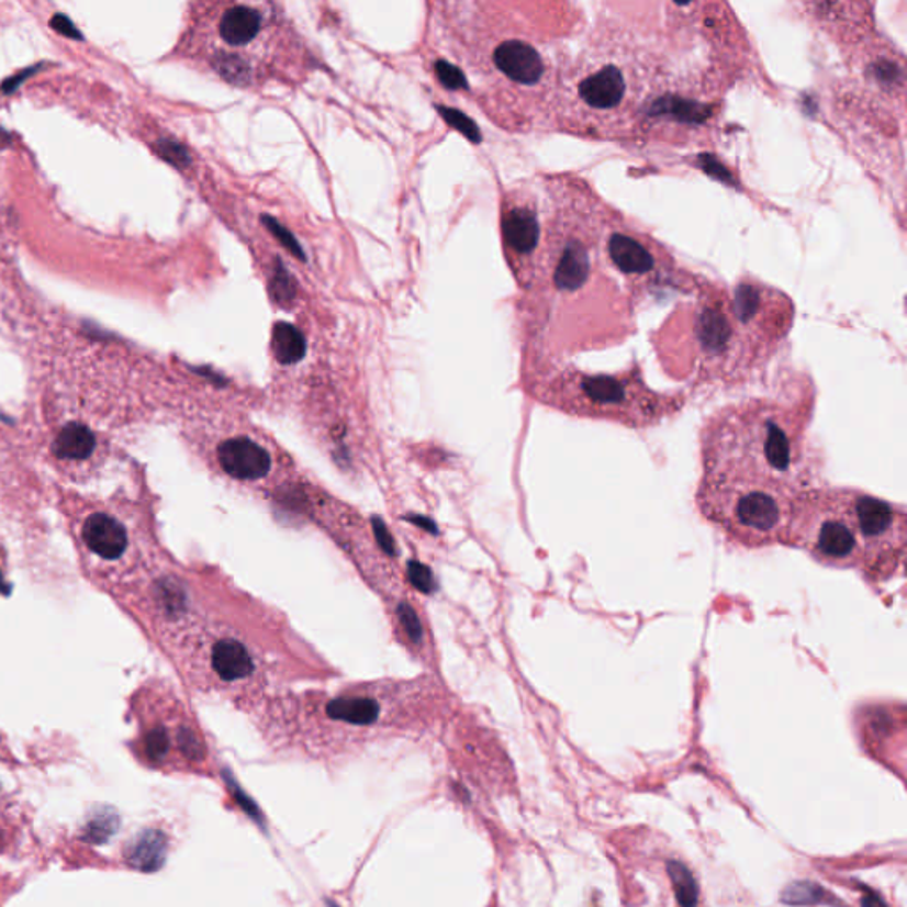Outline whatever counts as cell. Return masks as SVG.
Here are the masks:
<instances>
[{
	"label": "cell",
	"instance_id": "cell-2",
	"mask_svg": "<svg viewBox=\"0 0 907 907\" xmlns=\"http://www.w3.org/2000/svg\"><path fill=\"white\" fill-rule=\"evenodd\" d=\"M793 302L753 279L698 285L652 335L663 371L692 385H742L762 371L793 325Z\"/></svg>",
	"mask_w": 907,
	"mask_h": 907
},
{
	"label": "cell",
	"instance_id": "cell-14",
	"mask_svg": "<svg viewBox=\"0 0 907 907\" xmlns=\"http://www.w3.org/2000/svg\"><path fill=\"white\" fill-rule=\"evenodd\" d=\"M408 574L410 580H412L413 585L417 586L418 591H433L432 571H429L426 566L418 564V562H410Z\"/></svg>",
	"mask_w": 907,
	"mask_h": 907
},
{
	"label": "cell",
	"instance_id": "cell-13",
	"mask_svg": "<svg viewBox=\"0 0 907 907\" xmlns=\"http://www.w3.org/2000/svg\"><path fill=\"white\" fill-rule=\"evenodd\" d=\"M273 351L279 362H299L305 355V339L294 326L279 323L273 328Z\"/></svg>",
	"mask_w": 907,
	"mask_h": 907
},
{
	"label": "cell",
	"instance_id": "cell-11",
	"mask_svg": "<svg viewBox=\"0 0 907 907\" xmlns=\"http://www.w3.org/2000/svg\"><path fill=\"white\" fill-rule=\"evenodd\" d=\"M211 663L224 681H239L253 674V658L242 643L222 640L213 647Z\"/></svg>",
	"mask_w": 907,
	"mask_h": 907
},
{
	"label": "cell",
	"instance_id": "cell-8",
	"mask_svg": "<svg viewBox=\"0 0 907 907\" xmlns=\"http://www.w3.org/2000/svg\"><path fill=\"white\" fill-rule=\"evenodd\" d=\"M80 541L97 559L120 562L128 551V530L114 514L97 511L82 519Z\"/></svg>",
	"mask_w": 907,
	"mask_h": 907
},
{
	"label": "cell",
	"instance_id": "cell-15",
	"mask_svg": "<svg viewBox=\"0 0 907 907\" xmlns=\"http://www.w3.org/2000/svg\"><path fill=\"white\" fill-rule=\"evenodd\" d=\"M436 75H438V78H440L441 82H444L447 88L459 89L467 86L461 71H459L458 68L450 66L449 63H438V65H436Z\"/></svg>",
	"mask_w": 907,
	"mask_h": 907
},
{
	"label": "cell",
	"instance_id": "cell-5",
	"mask_svg": "<svg viewBox=\"0 0 907 907\" xmlns=\"http://www.w3.org/2000/svg\"><path fill=\"white\" fill-rule=\"evenodd\" d=\"M266 13L262 5L229 4L224 8L221 19L216 23V33L222 45L227 48L216 59V68L224 71L233 63L234 57H242L248 51L256 48V43L266 34Z\"/></svg>",
	"mask_w": 907,
	"mask_h": 907
},
{
	"label": "cell",
	"instance_id": "cell-3",
	"mask_svg": "<svg viewBox=\"0 0 907 907\" xmlns=\"http://www.w3.org/2000/svg\"><path fill=\"white\" fill-rule=\"evenodd\" d=\"M906 510L848 488H810L788 522L782 545L810 555L819 564L854 569L886 582L906 559Z\"/></svg>",
	"mask_w": 907,
	"mask_h": 907
},
{
	"label": "cell",
	"instance_id": "cell-17",
	"mask_svg": "<svg viewBox=\"0 0 907 907\" xmlns=\"http://www.w3.org/2000/svg\"><path fill=\"white\" fill-rule=\"evenodd\" d=\"M445 114H447L445 115V117H447V120H449L450 123L456 124V126H458V128L461 130V132H463L464 135H467V137H470L472 138V141H475V126H473V124L470 123V121H468L467 117H464V115H461L459 114V112L454 111H445Z\"/></svg>",
	"mask_w": 907,
	"mask_h": 907
},
{
	"label": "cell",
	"instance_id": "cell-7",
	"mask_svg": "<svg viewBox=\"0 0 907 907\" xmlns=\"http://www.w3.org/2000/svg\"><path fill=\"white\" fill-rule=\"evenodd\" d=\"M491 63L507 82L525 89L539 88L550 74V66L539 48L522 37L500 42L491 52Z\"/></svg>",
	"mask_w": 907,
	"mask_h": 907
},
{
	"label": "cell",
	"instance_id": "cell-9",
	"mask_svg": "<svg viewBox=\"0 0 907 907\" xmlns=\"http://www.w3.org/2000/svg\"><path fill=\"white\" fill-rule=\"evenodd\" d=\"M219 461L225 473L239 481L262 479L271 468L270 454L247 438L224 441L219 447Z\"/></svg>",
	"mask_w": 907,
	"mask_h": 907
},
{
	"label": "cell",
	"instance_id": "cell-19",
	"mask_svg": "<svg viewBox=\"0 0 907 907\" xmlns=\"http://www.w3.org/2000/svg\"><path fill=\"white\" fill-rule=\"evenodd\" d=\"M52 27L56 29L57 33L65 34V36L77 37V40H80V34L75 31L74 23L69 22V20L66 19V16H63V14H57V16L52 19Z\"/></svg>",
	"mask_w": 907,
	"mask_h": 907
},
{
	"label": "cell",
	"instance_id": "cell-18",
	"mask_svg": "<svg viewBox=\"0 0 907 907\" xmlns=\"http://www.w3.org/2000/svg\"><path fill=\"white\" fill-rule=\"evenodd\" d=\"M374 530H377V539L381 548H383L387 553H395L394 539H392L390 531L387 530L385 525H383L380 519H374Z\"/></svg>",
	"mask_w": 907,
	"mask_h": 907
},
{
	"label": "cell",
	"instance_id": "cell-4",
	"mask_svg": "<svg viewBox=\"0 0 907 907\" xmlns=\"http://www.w3.org/2000/svg\"><path fill=\"white\" fill-rule=\"evenodd\" d=\"M550 401L580 417L606 418L624 426L647 427L683 408V395L658 394L646 385L640 367L617 374H589L568 369L555 378Z\"/></svg>",
	"mask_w": 907,
	"mask_h": 907
},
{
	"label": "cell",
	"instance_id": "cell-10",
	"mask_svg": "<svg viewBox=\"0 0 907 907\" xmlns=\"http://www.w3.org/2000/svg\"><path fill=\"white\" fill-rule=\"evenodd\" d=\"M98 449V440L94 433L83 424L71 422L60 427L57 432L56 440L52 444V450L59 461L65 463H83L94 456Z\"/></svg>",
	"mask_w": 907,
	"mask_h": 907
},
{
	"label": "cell",
	"instance_id": "cell-12",
	"mask_svg": "<svg viewBox=\"0 0 907 907\" xmlns=\"http://www.w3.org/2000/svg\"><path fill=\"white\" fill-rule=\"evenodd\" d=\"M326 713L332 719H339L344 724L372 725L380 716V706L372 698H335L326 706Z\"/></svg>",
	"mask_w": 907,
	"mask_h": 907
},
{
	"label": "cell",
	"instance_id": "cell-16",
	"mask_svg": "<svg viewBox=\"0 0 907 907\" xmlns=\"http://www.w3.org/2000/svg\"><path fill=\"white\" fill-rule=\"evenodd\" d=\"M399 617L403 620L404 628L408 631L410 638L413 642H421L422 629L418 617L408 605H403L399 608Z\"/></svg>",
	"mask_w": 907,
	"mask_h": 907
},
{
	"label": "cell",
	"instance_id": "cell-1",
	"mask_svg": "<svg viewBox=\"0 0 907 907\" xmlns=\"http://www.w3.org/2000/svg\"><path fill=\"white\" fill-rule=\"evenodd\" d=\"M810 410L807 399L753 397L718 410L702 427L698 511L734 545H782L794 505L814 481Z\"/></svg>",
	"mask_w": 907,
	"mask_h": 907
},
{
	"label": "cell",
	"instance_id": "cell-20",
	"mask_svg": "<svg viewBox=\"0 0 907 907\" xmlns=\"http://www.w3.org/2000/svg\"><path fill=\"white\" fill-rule=\"evenodd\" d=\"M410 519H413V522L417 523V525H424V527H426L427 530H435V525H433V523L424 522V519H421V518H410Z\"/></svg>",
	"mask_w": 907,
	"mask_h": 907
},
{
	"label": "cell",
	"instance_id": "cell-6",
	"mask_svg": "<svg viewBox=\"0 0 907 907\" xmlns=\"http://www.w3.org/2000/svg\"><path fill=\"white\" fill-rule=\"evenodd\" d=\"M31 837V820L11 762L0 750V858L14 856Z\"/></svg>",
	"mask_w": 907,
	"mask_h": 907
}]
</instances>
